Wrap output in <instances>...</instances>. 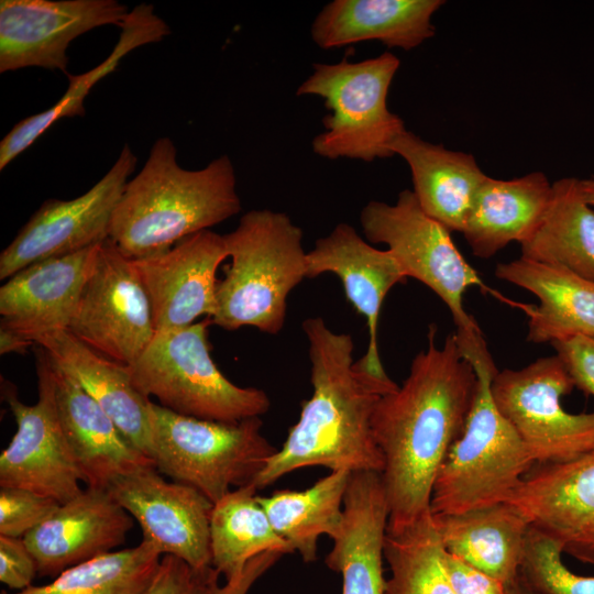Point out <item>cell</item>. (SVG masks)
Returning <instances> with one entry per match:
<instances>
[{
    "label": "cell",
    "mask_w": 594,
    "mask_h": 594,
    "mask_svg": "<svg viewBox=\"0 0 594 594\" xmlns=\"http://www.w3.org/2000/svg\"><path fill=\"white\" fill-rule=\"evenodd\" d=\"M388 505L381 473H351L342 519L330 536L326 564L342 575V594H385L384 541Z\"/></svg>",
    "instance_id": "obj_22"
},
{
    "label": "cell",
    "mask_w": 594,
    "mask_h": 594,
    "mask_svg": "<svg viewBox=\"0 0 594 594\" xmlns=\"http://www.w3.org/2000/svg\"><path fill=\"white\" fill-rule=\"evenodd\" d=\"M36 374L35 404L6 392L16 431L0 454V487L24 488L64 504L82 492V481L58 419L53 364L41 346Z\"/></svg>",
    "instance_id": "obj_12"
},
{
    "label": "cell",
    "mask_w": 594,
    "mask_h": 594,
    "mask_svg": "<svg viewBox=\"0 0 594 594\" xmlns=\"http://www.w3.org/2000/svg\"><path fill=\"white\" fill-rule=\"evenodd\" d=\"M399 65L389 52L359 63L344 58L314 65L296 94L319 96L330 110L322 119L324 131L312 140L317 155L364 162L394 155L392 145L406 131L402 118L387 107L388 89Z\"/></svg>",
    "instance_id": "obj_9"
},
{
    "label": "cell",
    "mask_w": 594,
    "mask_h": 594,
    "mask_svg": "<svg viewBox=\"0 0 594 594\" xmlns=\"http://www.w3.org/2000/svg\"><path fill=\"white\" fill-rule=\"evenodd\" d=\"M508 503L563 552L594 565V450L560 464H535Z\"/></svg>",
    "instance_id": "obj_17"
},
{
    "label": "cell",
    "mask_w": 594,
    "mask_h": 594,
    "mask_svg": "<svg viewBox=\"0 0 594 594\" xmlns=\"http://www.w3.org/2000/svg\"><path fill=\"white\" fill-rule=\"evenodd\" d=\"M138 158L125 144L106 175L69 200L46 199L0 254V279L24 267L100 244L109 239L116 206Z\"/></svg>",
    "instance_id": "obj_13"
},
{
    "label": "cell",
    "mask_w": 594,
    "mask_h": 594,
    "mask_svg": "<svg viewBox=\"0 0 594 594\" xmlns=\"http://www.w3.org/2000/svg\"><path fill=\"white\" fill-rule=\"evenodd\" d=\"M551 344L574 385L594 396V336H574Z\"/></svg>",
    "instance_id": "obj_39"
},
{
    "label": "cell",
    "mask_w": 594,
    "mask_h": 594,
    "mask_svg": "<svg viewBox=\"0 0 594 594\" xmlns=\"http://www.w3.org/2000/svg\"><path fill=\"white\" fill-rule=\"evenodd\" d=\"M520 246L524 258L562 266L594 280V208L585 201L580 179L552 184L540 222Z\"/></svg>",
    "instance_id": "obj_30"
},
{
    "label": "cell",
    "mask_w": 594,
    "mask_h": 594,
    "mask_svg": "<svg viewBox=\"0 0 594 594\" xmlns=\"http://www.w3.org/2000/svg\"><path fill=\"white\" fill-rule=\"evenodd\" d=\"M151 458L156 470L191 486L211 503L253 483L277 452L262 433L261 417L234 422L176 414L151 400Z\"/></svg>",
    "instance_id": "obj_7"
},
{
    "label": "cell",
    "mask_w": 594,
    "mask_h": 594,
    "mask_svg": "<svg viewBox=\"0 0 594 594\" xmlns=\"http://www.w3.org/2000/svg\"><path fill=\"white\" fill-rule=\"evenodd\" d=\"M220 573L213 566L195 568L164 554L143 594H216Z\"/></svg>",
    "instance_id": "obj_37"
},
{
    "label": "cell",
    "mask_w": 594,
    "mask_h": 594,
    "mask_svg": "<svg viewBox=\"0 0 594 594\" xmlns=\"http://www.w3.org/2000/svg\"><path fill=\"white\" fill-rule=\"evenodd\" d=\"M161 553L195 568L212 566L210 517L213 507L196 488L166 481L155 466L114 481L107 490Z\"/></svg>",
    "instance_id": "obj_15"
},
{
    "label": "cell",
    "mask_w": 594,
    "mask_h": 594,
    "mask_svg": "<svg viewBox=\"0 0 594 594\" xmlns=\"http://www.w3.org/2000/svg\"><path fill=\"white\" fill-rule=\"evenodd\" d=\"M574 387L557 354L494 376L491 391L495 405L535 464L566 463L594 450V411L572 414L562 406V397Z\"/></svg>",
    "instance_id": "obj_10"
},
{
    "label": "cell",
    "mask_w": 594,
    "mask_h": 594,
    "mask_svg": "<svg viewBox=\"0 0 594 594\" xmlns=\"http://www.w3.org/2000/svg\"><path fill=\"white\" fill-rule=\"evenodd\" d=\"M100 244L35 262L9 277L0 288L1 327L32 342L68 330Z\"/></svg>",
    "instance_id": "obj_20"
},
{
    "label": "cell",
    "mask_w": 594,
    "mask_h": 594,
    "mask_svg": "<svg viewBox=\"0 0 594 594\" xmlns=\"http://www.w3.org/2000/svg\"><path fill=\"white\" fill-rule=\"evenodd\" d=\"M52 364L58 419L86 487L108 490L122 476L155 466L74 380Z\"/></svg>",
    "instance_id": "obj_21"
},
{
    "label": "cell",
    "mask_w": 594,
    "mask_h": 594,
    "mask_svg": "<svg viewBox=\"0 0 594 594\" xmlns=\"http://www.w3.org/2000/svg\"><path fill=\"white\" fill-rule=\"evenodd\" d=\"M442 556L431 512L404 527H387L384 558L391 576L385 583V594H455Z\"/></svg>",
    "instance_id": "obj_34"
},
{
    "label": "cell",
    "mask_w": 594,
    "mask_h": 594,
    "mask_svg": "<svg viewBox=\"0 0 594 594\" xmlns=\"http://www.w3.org/2000/svg\"><path fill=\"white\" fill-rule=\"evenodd\" d=\"M551 186L541 172L508 180L487 176L462 231L473 254L488 258L513 241L524 242L546 211Z\"/></svg>",
    "instance_id": "obj_28"
},
{
    "label": "cell",
    "mask_w": 594,
    "mask_h": 594,
    "mask_svg": "<svg viewBox=\"0 0 594 594\" xmlns=\"http://www.w3.org/2000/svg\"><path fill=\"white\" fill-rule=\"evenodd\" d=\"M581 190L585 201L594 208V178L593 179H580Z\"/></svg>",
    "instance_id": "obj_43"
},
{
    "label": "cell",
    "mask_w": 594,
    "mask_h": 594,
    "mask_svg": "<svg viewBox=\"0 0 594 594\" xmlns=\"http://www.w3.org/2000/svg\"><path fill=\"white\" fill-rule=\"evenodd\" d=\"M226 258L223 235L205 230L163 253L133 260L150 300L155 331L187 327L204 315L213 316L217 271Z\"/></svg>",
    "instance_id": "obj_16"
},
{
    "label": "cell",
    "mask_w": 594,
    "mask_h": 594,
    "mask_svg": "<svg viewBox=\"0 0 594 594\" xmlns=\"http://www.w3.org/2000/svg\"><path fill=\"white\" fill-rule=\"evenodd\" d=\"M476 395L462 435L436 476L431 514H459L509 499L535 462L509 421L499 413L491 383L497 369L481 366Z\"/></svg>",
    "instance_id": "obj_8"
},
{
    "label": "cell",
    "mask_w": 594,
    "mask_h": 594,
    "mask_svg": "<svg viewBox=\"0 0 594 594\" xmlns=\"http://www.w3.org/2000/svg\"><path fill=\"white\" fill-rule=\"evenodd\" d=\"M562 553L557 540L531 527L517 580L534 594H594V576L571 571Z\"/></svg>",
    "instance_id": "obj_35"
},
{
    "label": "cell",
    "mask_w": 594,
    "mask_h": 594,
    "mask_svg": "<svg viewBox=\"0 0 594 594\" xmlns=\"http://www.w3.org/2000/svg\"><path fill=\"white\" fill-rule=\"evenodd\" d=\"M176 154L172 139L158 138L116 206L109 240L129 258L163 253L241 210L228 155L189 170L179 166Z\"/></svg>",
    "instance_id": "obj_3"
},
{
    "label": "cell",
    "mask_w": 594,
    "mask_h": 594,
    "mask_svg": "<svg viewBox=\"0 0 594 594\" xmlns=\"http://www.w3.org/2000/svg\"><path fill=\"white\" fill-rule=\"evenodd\" d=\"M133 527V517L107 490L86 487L29 531L23 540L37 575L55 579L65 570L116 551Z\"/></svg>",
    "instance_id": "obj_19"
},
{
    "label": "cell",
    "mask_w": 594,
    "mask_h": 594,
    "mask_svg": "<svg viewBox=\"0 0 594 594\" xmlns=\"http://www.w3.org/2000/svg\"><path fill=\"white\" fill-rule=\"evenodd\" d=\"M392 152L407 162L421 209L450 232H462L487 177L474 156L426 142L407 130L395 140Z\"/></svg>",
    "instance_id": "obj_27"
},
{
    "label": "cell",
    "mask_w": 594,
    "mask_h": 594,
    "mask_svg": "<svg viewBox=\"0 0 594 594\" xmlns=\"http://www.w3.org/2000/svg\"><path fill=\"white\" fill-rule=\"evenodd\" d=\"M441 0H334L311 25V38L321 48L363 41L409 51L435 35L433 13Z\"/></svg>",
    "instance_id": "obj_25"
},
{
    "label": "cell",
    "mask_w": 594,
    "mask_h": 594,
    "mask_svg": "<svg viewBox=\"0 0 594 594\" xmlns=\"http://www.w3.org/2000/svg\"><path fill=\"white\" fill-rule=\"evenodd\" d=\"M207 318L190 326L156 331L141 356L129 367L144 396L176 414L234 422L261 417L271 407L267 394L241 387L219 370L210 354Z\"/></svg>",
    "instance_id": "obj_6"
},
{
    "label": "cell",
    "mask_w": 594,
    "mask_h": 594,
    "mask_svg": "<svg viewBox=\"0 0 594 594\" xmlns=\"http://www.w3.org/2000/svg\"><path fill=\"white\" fill-rule=\"evenodd\" d=\"M68 331L99 354L125 366L141 356L156 332L133 260L109 239L99 245Z\"/></svg>",
    "instance_id": "obj_11"
},
{
    "label": "cell",
    "mask_w": 594,
    "mask_h": 594,
    "mask_svg": "<svg viewBox=\"0 0 594 594\" xmlns=\"http://www.w3.org/2000/svg\"><path fill=\"white\" fill-rule=\"evenodd\" d=\"M428 331L426 350L413 360L402 386L375 405L372 431L382 452L381 473L388 505V528L413 524L430 513L438 471L462 435L477 389V374L455 333L443 344Z\"/></svg>",
    "instance_id": "obj_1"
},
{
    "label": "cell",
    "mask_w": 594,
    "mask_h": 594,
    "mask_svg": "<svg viewBox=\"0 0 594 594\" xmlns=\"http://www.w3.org/2000/svg\"><path fill=\"white\" fill-rule=\"evenodd\" d=\"M223 238L231 263L217 284L211 323L279 333L288 295L306 278L301 229L286 213L260 209L244 213Z\"/></svg>",
    "instance_id": "obj_4"
},
{
    "label": "cell",
    "mask_w": 594,
    "mask_h": 594,
    "mask_svg": "<svg viewBox=\"0 0 594 594\" xmlns=\"http://www.w3.org/2000/svg\"><path fill=\"white\" fill-rule=\"evenodd\" d=\"M446 574L455 594H517L516 582L506 584L443 550Z\"/></svg>",
    "instance_id": "obj_40"
},
{
    "label": "cell",
    "mask_w": 594,
    "mask_h": 594,
    "mask_svg": "<svg viewBox=\"0 0 594 594\" xmlns=\"http://www.w3.org/2000/svg\"><path fill=\"white\" fill-rule=\"evenodd\" d=\"M283 554L263 552L248 561L245 566L232 579L219 586L216 594H248L256 580L273 566Z\"/></svg>",
    "instance_id": "obj_41"
},
{
    "label": "cell",
    "mask_w": 594,
    "mask_h": 594,
    "mask_svg": "<svg viewBox=\"0 0 594 594\" xmlns=\"http://www.w3.org/2000/svg\"><path fill=\"white\" fill-rule=\"evenodd\" d=\"M34 342L28 340L20 333L1 327L0 328V354L18 353L24 354L28 348Z\"/></svg>",
    "instance_id": "obj_42"
},
{
    "label": "cell",
    "mask_w": 594,
    "mask_h": 594,
    "mask_svg": "<svg viewBox=\"0 0 594 594\" xmlns=\"http://www.w3.org/2000/svg\"><path fill=\"white\" fill-rule=\"evenodd\" d=\"M34 343L108 414L130 443L152 459L151 399L134 386L128 366L99 354L68 330L44 334Z\"/></svg>",
    "instance_id": "obj_23"
},
{
    "label": "cell",
    "mask_w": 594,
    "mask_h": 594,
    "mask_svg": "<svg viewBox=\"0 0 594 594\" xmlns=\"http://www.w3.org/2000/svg\"><path fill=\"white\" fill-rule=\"evenodd\" d=\"M516 588H517V594H534L531 593L529 590H527L525 586H522L519 581L517 580L516 582Z\"/></svg>",
    "instance_id": "obj_44"
},
{
    "label": "cell",
    "mask_w": 594,
    "mask_h": 594,
    "mask_svg": "<svg viewBox=\"0 0 594 594\" xmlns=\"http://www.w3.org/2000/svg\"><path fill=\"white\" fill-rule=\"evenodd\" d=\"M120 36L112 52L92 69L67 74L68 87L62 98L48 109L19 121L0 142V170L29 148L45 131L63 118L85 116V99L90 89L116 70L121 59L133 50L162 41L170 34L166 22L154 7H134L120 26Z\"/></svg>",
    "instance_id": "obj_29"
},
{
    "label": "cell",
    "mask_w": 594,
    "mask_h": 594,
    "mask_svg": "<svg viewBox=\"0 0 594 594\" xmlns=\"http://www.w3.org/2000/svg\"><path fill=\"white\" fill-rule=\"evenodd\" d=\"M431 515L446 552L506 584L517 581L531 525L516 506Z\"/></svg>",
    "instance_id": "obj_26"
},
{
    "label": "cell",
    "mask_w": 594,
    "mask_h": 594,
    "mask_svg": "<svg viewBox=\"0 0 594 594\" xmlns=\"http://www.w3.org/2000/svg\"><path fill=\"white\" fill-rule=\"evenodd\" d=\"M360 221L369 242L386 244L406 277L421 282L442 299L457 327L461 351L472 366H492L494 361L482 330L465 311L463 296L477 286L508 300L482 282L453 243L450 231L421 209L409 189L400 191L394 205L370 201Z\"/></svg>",
    "instance_id": "obj_5"
},
{
    "label": "cell",
    "mask_w": 594,
    "mask_h": 594,
    "mask_svg": "<svg viewBox=\"0 0 594 594\" xmlns=\"http://www.w3.org/2000/svg\"><path fill=\"white\" fill-rule=\"evenodd\" d=\"M162 553L142 540L69 568L44 585L0 594H143L154 576Z\"/></svg>",
    "instance_id": "obj_33"
},
{
    "label": "cell",
    "mask_w": 594,
    "mask_h": 594,
    "mask_svg": "<svg viewBox=\"0 0 594 594\" xmlns=\"http://www.w3.org/2000/svg\"><path fill=\"white\" fill-rule=\"evenodd\" d=\"M35 575L36 561L23 538L0 536V581L19 592L31 586Z\"/></svg>",
    "instance_id": "obj_38"
},
{
    "label": "cell",
    "mask_w": 594,
    "mask_h": 594,
    "mask_svg": "<svg viewBox=\"0 0 594 594\" xmlns=\"http://www.w3.org/2000/svg\"><path fill=\"white\" fill-rule=\"evenodd\" d=\"M495 275L532 293L539 305L515 302L528 318L527 340L554 342L594 336V280L558 265L524 257L501 263Z\"/></svg>",
    "instance_id": "obj_24"
},
{
    "label": "cell",
    "mask_w": 594,
    "mask_h": 594,
    "mask_svg": "<svg viewBox=\"0 0 594 594\" xmlns=\"http://www.w3.org/2000/svg\"><path fill=\"white\" fill-rule=\"evenodd\" d=\"M350 476L351 472L334 471L304 491L257 496L275 531L305 562L316 560L318 538L330 537L338 528Z\"/></svg>",
    "instance_id": "obj_32"
},
{
    "label": "cell",
    "mask_w": 594,
    "mask_h": 594,
    "mask_svg": "<svg viewBox=\"0 0 594 594\" xmlns=\"http://www.w3.org/2000/svg\"><path fill=\"white\" fill-rule=\"evenodd\" d=\"M246 484L213 504L210 517L212 566L226 581L235 576L252 558L263 552L293 553L289 543L273 528L256 496Z\"/></svg>",
    "instance_id": "obj_31"
},
{
    "label": "cell",
    "mask_w": 594,
    "mask_h": 594,
    "mask_svg": "<svg viewBox=\"0 0 594 594\" xmlns=\"http://www.w3.org/2000/svg\"><path fill=\"white\" fill-rule=\"evenodd\" d=\"M129 12L117 0H1L0 73L41 67L67 75L69 44L99 26L120 28Z\"/></svg>",
    "instance_id": "obj_14"
},
{
    "label": "cell",
    "mask_w": 594,
    "mask_h": 594,
    "mask_svg": "<svg viewBox=\"0 0 594 594\" xmlns=\"http://www.w3.org/2000/svg\"><path fill=\"white\" fill-rule=\"evenodd\" d=\"M324 273L341 279L346 299L366 320L367 348L355 366L370 376L388 380L380 359L377 324L387 293L407 278L398 261L391 251L366 242L352 226L339 223L307 252L306 278Z\"/></svg>",
    "instance_id": "obj_18"
},
{
    "label": "cell",
    "mask_w": 594,
    "mask_h": 594,
    "mask_svg": "<svg viewBox=\"0 0 594 594\" xmlns=\"http://www.w3.org/2000/svg\"><path fill=\"white\" fill-rule=\"evenodd\" d=\"M51 497L16 487H0V536L23 538L59 507Z\"/></svg>",
    "instance_id": "obj_36"
},
{
    "label": "cell",
    "mask_w": 594,
    "mask_h": 594,
    "mask_svg": "<svg viewBox=\"0 0 594 594\" xmlns=\"http://www.w3.org/2000/svg\"><path fill=\"white\" fill-rule=\"evenodd\" d=\"M302 329L309 343L312 393L302 402L299 419L282 448L253 481L257 490L309 466L351 473H382L384 468L372 416L378 399L398 385L359 370L351 334L333 331L323 318H307Z\"/></svg>",
    "instance_id": "obj_2"
}]
</instances>
